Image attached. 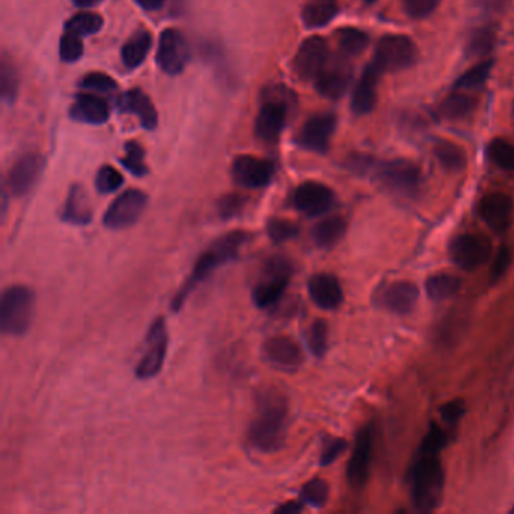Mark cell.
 I'll list each match as a JSON object with an SVG mask.
<instances>
[{"label": "cell", "mask_w": 514, "mask_h": 514, "mask_svg": "<svg viewBox=\"0 0 514 514\" xmlns=\"http://www.w3.org/2000/svg\"><path fill=\"white\" fill-rule=\"evenodd\" d=\"M142 9H146V11H156V9H160L165 4V0H135Z\"/></svg>", "instance_id": "55"}, {"label": "cell", "mask_w": 514, "mask_h": 514, "mask_svg": "<svg viewBox=\"0 0 514 514\" xmlns=\"http://www.w3.org/2000/svg\"><path fill=\"white\" fill-rule=\"evenodd\" d=\"M288 427V400L277 388H266L257 398L256 418L252 419L247 440L259 453H277L284 447Z\"/></svg>", "instance_id": "1"}, {"label": "cell", "mask_w": 514, "mask_h": 514, "mask_svg": "<svg viewBox=\"0 0 514 514\" xmlns=\"http://www.w3.org/2000/svg\"><path fill=\"white\" fill-rule=\"evenodd\" d=\"M157 64L166 75L176 76L185 70L190 59V47L185 36L176 29H166L160 35Z\"/></svg>", "instance_id": "12"}, {"label": "cell", "mask_w": 514, "mask_h": 514, "mask_svg": "<svg viewBox=\"0 0 514 514\" xmlns=\"http://www.w3.org/2000/svg\"><path fill=\"white\" fill-rule=\"evenodd\" d=\"M492 254V245L488 238L475 234H462L454 238L449 247V257L458 267L470 272L481 267Z\"/></svg>", "instance_id": "10"}, {"label": "cell", "mask_w": 514, "mask_h": 514, "mask_svg": "<svg viewBox=\"0 0 514 514\" xmlns=\"http://www.w3.org/2000/svg\"><path fill=\"white\" fill-rule=\"evenodd\" d=\"M435 156L447 171H463L466 163H468L466 151L463 150L462 146L451 141H445V139L436 142Z\"/></svg>", "instance_id": "32"}, {"label": "cell", "mask_w": 514, "mask_h": 514, "mask_svg": "<svg viewBox=\"0 0 514 514\" xmlns=\"http://www.w3.org/2000/svg\"><path fill=\"white\" fill-rule=\"evenodd\" d=\"M382 75V71L373 61L367 66L360 76L357 88L353 91L352 110L355 114L367 115L373 110L376 100H378V77Z\"/></svg>", "instance_id": "22"}, {"label": "cell", "mask_w": 514, "mask_h": 514, "mask_svg": "<svg viewBox=\"0 0 514 514\" xmlns=\"http://www.w3.org/2000/svg\"><path fill=\"white\" fill-rule=\"evenodd\" d=\"M118 107L124 114L136 115L142 127L153 130L157 127L158 115L150 98L141 89H130L118 100Z\"/></svg>", "instance_id": "24"}, {"label": "cell", "mask_w": 514, "mask_h": 514, "mask_svg": "<svg viewBox=\"0 0 514 514\" xmlns=\"http://www.w3.org/2000/svg\"><path fill=\"white\" fill-rule=\"evenodd\" d=\"M348 449V442L344 439H332L325 445L321 451L320 465L329 466L338 460L339 456Z\"/></svg>", "instance_id": "50"}, {"label": "cell", "mask_w": 514, "mask_h": 514, "mask_svg": "<svg viewBox=\"0 0 514 514\" xmlns=\"http://www.w3.org/2000/svg\"><path fill=\"white\" fill-rule=\"evenodd\" d=\"M479 213L489 228L502 233L510 227L513 201L507 194L493 192L479 201Z\"/></svg>", "instance_id": "20"}, {"label": "cell", "mask_w": 514, "mask_h": 514, "mask_svg": "<svg viewBox=\"0 0 514 514\" xmlns=\"http://www.w3.org/2000/svg\"><path fill=\"white\" fill-rule=\"evenodd\" d=\"M304 502H297V501H290V502H284L282 506L277 507L275 513L279 514H296L300 513V511L304 510Z\"/></svg>", "instance_id": "54"}, {"label": "cell", "mask_w": 514, "mask_h": 514, "mask_svg": "<svg viewBox=\"0 0 514 514\" xmlns=\"http://www.w3.org/2000/svg\"><path fill=\"white\" fill-rule=\"evenodd\" d=\"M146 153L136 142H128L126 146V156L121 158L123 166L135 176H144L148 174V167L144 162Z\"/></svg>", "instance_id": "41"}, {"label": "cell", "mask_w": 514, "mask_h": 514, "mask_svg": "<svg viewBox=\"0 0 514 514\" xmlns=\"http://www.w3.org/2000/svg\"><path fill=\"white\" fill-rule=\"evenodd\" d=\"M102 2L103 0H73V4L77 8H94V6L102 4Z\"/></svg>", "instance_id": "56"}, {"label": "cell", "mask_w": 514, "mask_h": 514, "mask_svg": "<svg viewBox=\"0 0 514 514\" xmlns=\"http://www.w3.org/2000/svg\"><path fill=\"white\" fill-rule=\"evenodd\" d=\"M412 501L419 511L435 510L444 492V469L438 456H421L412 470Z\"/></svg>", "instance_id": "3"}, {"label": "cell", "mask_w": 514, "mask_h": 514, "mask_svg": "<svg viewBox=\"0 0 514 514\" xmlns=\"http://www.w3.org/2000/svg\"><path fill=\"white\" fill-rule=\"evenodd\" d=\"M123 185L124 176L112 166H103L96 176V187L103 195L114 194Z\"/></svg>", "instance_id": "45"}, {"label": "cell", "mask_w": 514, "mask_h": 514, "mask_svg": "<svg viewBox=\"0 0 514 514\" xmlns=\"http://www.w3.org/2000/svg\"><path fill=\"white\" fill-rule=\"evenodd\" d=\"M511 513H513V514H514V507H513V509H511Z\"/></svg>", "instance_id": "58"}, {"label": "cell", "mask_w": 514, "mask_h": 514, "mask_svg": "<svg viewBox=\"0 0 514 514\" xmlns=\"http://www.w3.org/2000/svg\"><path fill=\"white\" fill-rule=\"evenodd\" d=\"M442 421L448 422V424H458L465 415V405L460 400H451L445 403L439 409Z\"/></svg>", "instance_id": "52"}, {"label": "cell", "mask_w": 514, "mask_h": 514, "mask_svg": "<svg viewBox=\"0 0 514 514\" xmlns=\"http://www.w3.org/2000/svg\"><path fill=\"white\" fill-rule=\"evenodd\" d=\"M419 300V290L413 282L398 281L394 282L388 287L382 296V304L385 308L398 314V316H406L417 307Z\"/></svg>", "instance_id": "23"}, {"label": "cell", "mask_w": 514, "mask_h": 514, "mask_svg": "<svg viewBox=\"0 0 514 514\" xmlns=\"http://www.w3.org/2000/svg\"><path fill=\"white\" fill-rule=\"evenodd\" d=\"M45 169V158L38 153H26L14 163L8 174V189L14 197L29 194Z\"/></svg>", "instance_id": "16"}, {"label": "cell", "mask_w": 514, "mask_h": 514, "mask_svg": "<svg viewBox=\"0 0 514 514\" xmlns=\"http://www.w3.org/2000/svg\"><path fill=\"white\" fill-rule=\"evenodd\" d=\"M308 295L316 307L325 311L339 308L344 300L343 287L338 277L330 273H317L308 281Z\"/></svg>", "instance_id": "21"}, {"label": "cell", "mask_w": 514, "mask_h": 514, "mask_svg": "<svg viewBox=\"0 0 514 514\" xmlns=\"http://www.w3.org/2000/svg\"><path fill=\"white\" fill-rule=\"evenodd\" d=\"M365 4H374L376 0H364Z\"/></svg>", "instance_id": "57"}, {"label": "cell", "mask_w": 514, "mask_h": 514, "mask_svg": "<svg viewBox=\"0 0 514 514\" xmlns=\"http://www.w3.org/2000/svg\"><path fill=\"white\" fill-rule=\"evenodd\" d=\"M492 68L493 61L479 62L459 77L458 82H456V89L465 91V89L481 88L488 82Z\"/></svg>", "instance_id": "36"}, {"label": "cell", "mask_w": 514, "mask_h": 514, "mask_svg": "<svg viewBox=\"0 0 514 514\" xmlns=\"http://www.w3.org/2000/svg\"><path fill=\"white\" fill-rule=\"evenodd\" d=\"M0 89H2V98L5 103H13L17 97V73L8 61H2V66H0Z\"/></svg>", "instance_id": "44"}, {"label": "cell", "mask_w": 514, "mask_h": 514, "mask_svg": "<svg viewBox=\"0 0 514 514\" xmlns=\"http://www.w3.org/2000/svg\"><path fill=\"white\" fill-rule=\"evenodd\" d=\"M374 165H376V162L368 156L353 155L348 158V169L355 174H360V176H365L368 172L373 174Z\"/></svg>", "instance_id": "53"}, {"label": "cell", "mask_w": 514, "mask_h": 514, "mask_svg": "<svg viewBox=\"0 0 514 514\" xmlns=\"http://www.w3.org/2000/svg\"><path fill=\"white\" fill-rule=\"evenodd\" d=\"M299 227L291 220L273 217L267 222L268 237L275 245H282V243L295 240L299 236Z\"/></svg>", "instance_id": "40"}, {"label": "cell", "mask_w": 514, "mask_h": 514, "mask_svg": "<svg viewBox=\"0 0 514 514\" xmlns=\"http://www.w3.org/2000/svg\"><path fill=\"white\" fill-rule=\"evenodd\" d=\"M80 86L89 91H97V93H114L118 89V85L112 77L105 75V73H89L80 80Z\"/></svg>", "instance_id": "48"}, {"label": "cell", "mask_w": 514, "mask_h": 514, "mask_svg": "<svg viewBox=\"0 0 514 514\" xmlns=\"http://www.w3.org/2000/svg\"><path fill=\"white\" fill-rule=\"evenodd\" d=\"M275 176V163L254 156H240L233 163V178L245 189H263Z\"/></svg>", "instance_id": "14"}, {"label": "cell", "mask_w": 514, "mask_h": 514, "mask_svg": "<svg viewBox=\"0 0 514 514\" xmlns=\"http://www.w3.org/2000/svg\"><path fill=\"white\" fill-rule=\"evenodd\" d=\"M338 14L337 0H308L302 11L305 26L317 29L329 25Z\"/></svg>", "instance_id": "29"}, {"label": "cell", "mask_w": 514, "mask_h": 514, "mask_svg": "<svg viewBox=\"0 0 514 514\" xmlns=\"http://www.w3.org/2000/svg\"><path fill=\"white\" fill-rule=\"evenodd\" d=\"M102 27L103 18L98 14L80 13L68 20L66 31L73 32L79 36H88L102 31Z\"/></svg>", "instance_id": "37"}, {"label": "cell", "mask_w": 514, "mask_h": 514, "mask_svg": "<svg viewBox=\"0 0 514 514\" xmlns=\"http://www.w3.org/2000/svg\"><path fill=\"white\" fill-rule=\"evenodd\" d=\"M328 339H329V329L326 321H314L308 332V348L314 357H325V353L328 352Z\"/></svg>", "instance_id": "42"}, {"label": "cell", "mask_w": 514, "mask_h": 514, "mask_svg": "<svg viewBox=\"0 0 514 514\" xmlns=\"http://www.w3.org/2000/svg\"><path fill=\"white\" fill-rule=\"evenodd\" d=\"M477 105H479V102L474 96L454 93L442 102L439 114L442 118L448 119V121H459V119L468 118L470 114H474Z\"/></svg>", "instance_id": "31"}, {"label": "cell", "mask_w": 514, "mask_h": 514, "mask_svg": "<svg viewBox=\"0 0 514 514\" xmlns=\"http://www.w3.org/2000/svg\"><path fill=\"white\" fill-rule=\"evenodd\" d=\"M288 115V98L277 96V93L264 102L256 121L257 136L264 142L277 141L282 130L286 127Z\"/></svg>", "instance_id": "13"}, {"label": "cell", "mask_w": 514, "mask_h": 514, "mask_svg": "<svg viewBox=\"0 0 514 514\" xmlns=\"http://www.w3.org/2000/svg\"><path fill=\"white\" fill-rule=\"evenodd\" d=\"M251 240L252 234L247 231H240V229L229 231L216 238L215 242L211 243L210 247H207L206 251L198 257L189 277L172 297V311L180 312L186 302L189 300L190 295L213 275L216 268L237 259L243 247H247Z\"/></svg>", "instance_id": "2"}, {"label": "cell", "mask_w": 514, "mask_h": 514, "mask_svg": "<svg viewBox=\"0 0 514 514\" xmlns=\"http://www.w3.org/2000/svg\"><path fill=\"white\" fill-rule=\"evenodd\" d=\"M35 295L26 286H11L0 302V329L9 337H22L32 325Z\"/></svg>", "instance_id": "4"}, {"label": "cell", "mask_w": 514, "mask_h": 514, "mask_svg": "<svg viewBox=\"0 0 514 514\" xmlns=\"http://www.w3.org/2000/svg\"><path fill=\"white\" fill-rule=\"evenodd\" d=\"M511 259H513V257H511V251L509 247H502L498 251L492 264V281H498L506 275L507 270L511 266Z\"/></svg>", "instance_id": "51"}, {"label": "cell", "mask_w": 514, "mask_h": 514, "mask_svg": "<svg viewBox=\"0 0 514 514\" xmlns=\"http://www.w3.org/2000/svg\"><path fill=\"white\" fill-rule=\"evenodd\" d=\"M146 204H148V197L142 190H126L106 210L103 225L112 231L130 228L141 219Z\"/></svg>", "instance_id": "8"}, {"label": "cell", "mask_w": 514, "mask_h": 514, "mask_svg": "<svg viewBox=\"0 0 514 514\" xmlns=\"http://www.w3.org/2000/svg\"><path fill=\"white\" fill-rule=\"evenodd\" d=\"M334 192L330 187L317 181H307L295 190L293 206L300 213L314 217L329 211L330 207L334 206Z\"/></svg>", "instance_id": "17"}, {"label": "cell", "mask_w": 514, "mask_h": 514, "mask_svg": "<svg viewBox=\"0 0 514 514\" xmlns=\"http://www.w3.org/2000/svg\"><path fill=\"white\" fill-rule=\"evenodd\" d=\"M488 155L498 167L504 171H514V146L506 139H493L488 146Z\"/></svg>", "instance_id": "39"}, {"label": "cell", "mask_w": 514, "mask_h": 514, "mask_svg": "<svg viewBox=\"0 0 514 514\" xmlns=\"http://www.w3.org/2000/svg\"><path fill=\"white\" fill-rule=\"evenodd\" d=\"M293 263L284 256L266 259L261 279L252 290V300L259 309L272 308L282 299L293 277Z\"/></svg>", "instance_id": "5"}, {"label": "cell", "mask_w": 514, "mask_h": 514, "mask_svg": "<svg viewBox=\"0 0 514 514\" xmlns=\"http://www.w3.org/2000/svg\"><path fill=\"white\" fill-rule=\"evenodd\" d=\"M497 43V32L492 26H483L474 31L468 43V55L472 57L488 56Z\"/></svg>", "instance_id": "35"}, {"label": "cell", "mask_w": 514, "mask_h": 514, "mask_svg": "<svg viewBox=\"0 0 514 514\" xmlns=\"http://www.w3.org/2000/svg\"><path fill=\"white\" fill-rule=\"evenodd\" d=\"M151 45H153V38L148 31H137L130 36V40L124 45L121 50L124 66L135 70L146 61V57L150 53Z\"/></svg>", "instance_id": "30"}, {"label": "cell", "mask_w": 514, "mask_h": 514, "mask_svg": "<svg viewBox=\"0 0 514 514\" xmlns=\"http://www.w3.org/2000/svg\"><path fill=\"white\" fill-rule=\"evenodd\" d=\"M82 36L76 35L73 32L66 31L62 35L59 45V55L62 61L76 62L84 55V43L80 40Z\"/></svg>", "instance_id": "46"}, {"label": "cell", "mask_w": 514, "mask_h": 514, "mask_svg": "<svg viewBox=\"0 0 514 514\" xmlns=\"http://www.w3.org/2000/svg\"><path fill=\"white\" fill-rule=\"evenodd\" d=\"M329 64V45L321 36L305 40L295 57V70L300 79L316 80Z\"/></svg>", "instance_id": "15"}, {"label": "cell", "mask_w": 514, "mask_h": 514, "mask_svg": "<svg viewBox=\"0 0 514 514\" xmlns=\"http://www.w3.org/2000/svg\"><path fill=\"white\" fill-rule=\"evenodd\" d=\"M513 114H514V103H513Z\"/></svg>", "instance_id": "59"}, {"label": "cell", "mask_w": 514, "mask_h": 514, "mask_svg": "<svg viewBox=\"0 0 514 514\" xmlns=\"http://www.w3.org/2000/svg\"><path fill=\"white\" fill-rule=\"evenodd\" d=\"M373 174L382 185L401 194H413L421 185V172L406 158L376 163Z\"/></svg>", "instance_id": "9"}, {"label": "cell", "mask_w": 514, "mask_h": 514, "mask_svg": "<svg viewBox=\"0 0 514 514\" xmlns=\"http://www.w3.org/2000/svg\"><path fill=\"white\" fill-rule=\"evenodd\" d=\"M373 454V427L367 426L358 433L352 458L348 460V479L353 489L364 488L369 475Z\"/></svg>", "instance_id": "18"}, {"label": "cell", "mask_w": 514, "mask_h": 514, "mask_svg": "<svg viewBox=\"0 0 514 514\" xmlns=\"http://www.w3.org/2000/svg\"><path fill=\"white\" fill-rule=\"evenodd\" d=\"M61 219L76 227H86L93 222V207L82 186H71L66 206L62 208Z\"/></svg>", "instance_id": "25"}, {"label": "cell", "mask_w": 514, "mask_h": 514, "mask_svg": "<svg viewBox=\"0 0 514 514\" xmlns=\"http://www.w3.org/2000/svg\"><path fill=\"white\" fill-rule=\"evenodd\" d=\"M247 199L242 195L228 194L222 197L217 201V215L222 220H233L242 215L245 207H247Z\"/></svg>", "instance_id": "43"}, {"label": "cell", "mask_w": 514, "mask_h": 514, "mask_svg": "<svg viewBox=\"0 0 514 514\" xmlns=\"http://www.w3.org/2000/svg\"><path fill=\"white\" fill-rule=\"evenodd\" d=\"M417 61V45L405 35H385L378 40L373 62L382 73L409 68Z\"/></svg>", "instance_id": "7"}, {"label": "cell", "mask_w": 514, "mask_h": 514, "mask_svg": "<svg viewBox=\"0 0 514 514\" xmlns=\"http://www.w3.org/2000/svg\"><path fill=\"white\" fill-rule=\"evenodd\" d=\"M350 85V71L344 66H326V70L316 79V88L320 96L329 100L343 97Z\"/></svg>", "instance_id": "27"}, {"label": "cell", "mask_w": 514, "mask_h": 514, "mask_svg": "<svg viewBox=\"0 0 514 514\" xmlns=\"http://www.w3.org/2000/svg\"><path fill=\"white\" fill-rule=\"evenodd\" d=\"M300 499L305 506L321 509V507L326 506V502L329 499V486L325 479H311L308 483L304 484V488L300 489Z\"/></svg>", "instance_id": "38"}, {"label": "cell", "mask_w": 514, "mask_h": 514, "mask_svg": "<svg viewBox=\"0 0 514 514\" xmlns=\"http://www.w3.org/2000/svg\"><path fill=\"white\" fill-rule=\"evenodd\" d=\"M346 231H348L346 220L339 216H332L314 225V228L311 229L312 242L321 249H330L343 240Z\"/></svg>", "instance_id": "28"}, {"label": "cell", "mask_w": 514, "mask_h": 514, "mask_svg": "<svg viewBox=\"0 0 514 514\" xmlns=\"http://www.w3.org/2000/svg\"><path fill=\"white\" fill-rule=\"evenodd\" d=\"M146 348L141 359L137 362L135 374L141 380H150L162 371L163 364L166 359L167 344H169V335H167L166 321L165 317H157L151 323L148 334H146Z\"/></svg>", "instance_id": "6"}, {"label": "cell", "mask_w": 514, "mask_h": 514, "mask_svg": "<svg viewBox=\"0 0 514 514\" xmlns=\"http://www.w3.org/2000/svg\"><path fill=\"white\" fill-rule=\"evenodd\" d=\"M339 49L343 50L348 56H358L364 53L369 43V36L364 31L357 27H344L337 34Z\"/></svg>", "instance_id": "34"}, {"label": "cell", "mask_w": 514, "mask_h": 514, "mask_svg": "<svg viewBox=\"0 0 514 514\" xmlns=\"http://www.w3.org/2000/svg\"><path fill=\"white\" fill-rule=\"evenodd\" d=\"M440 0H403V9L410 18L428 17L439 6Z\"/></svg>", "instance_id": "49"}, {"label": "cell", "mask_w": 514, "mask_h": 514, "mask_svg": "<svg viewBox=\"0 0 514 514\" xmlns=\"http://www.w3.org/2000/svg\"><path fill=\"white\" fill-rule=\"evenodd\" d=\"M335 126H337L335 115H314L305 123L297 144L305 150L326 153L329 148L330 137L334 135Z\"/></svg>", "instance_id": "19"}, {"label": "cell", "mask_w": 514, "mask_h": 514, "mask_svg": "<svg viewBox=\"0 0 514 514\" xmlns=\"http://www.w3.org/2000/svg\"><path fill=\"white\" fill-rule=\"evenodd\" d=\"M447 442H448L447 433L440 427L431 426L430 430H428L426 438L422 440V456H438L444 449Z\"/></svg>", "instance_id": "47"}, {"label": "cell", "mask_w": 514, "mask_h": 514, "mask_svg": "<svg viewBox=\"0 0 514 514\" xmlns=\"http://www.w3.org/2000/svg\"><path fill=\"white\" fill-rule=\"evenodd\" d=\"M462 287V279L448 273H438L426 281V291L433 300H447L453 297Z\"/></svg>", "instance_id": "33"}, {"label": "cell", "mask_w": 514, "mask_h": 514, "mask_svg": "<svg viewBox=\"0 0 514 514\" xmlns=\"http://www.w3.org/2000/svg\"><path fill=\"white\" fill-rule=\"evenodd\" d=\"M70 115L79 123L100 126L109 119V105L93 94H80L76 97L75 105L71 106Z\"/></svg>", "instance_id": "26"}, {"label": "cell", "mask_w": 514, "mask_h": 514, "mask_svg": "<svg viewBox=\"0 0 514 514\" xmlns=\"http://www.w3.org/2000/svg\"><path fill=\"white\" fill-rule=\"evenodd\" d=\"M261 355L266 364L284 373H293L304 364V352L295 339L288 337H272L263 344Z\"/></svg>", "instance_id": "11"}]
</instances>
